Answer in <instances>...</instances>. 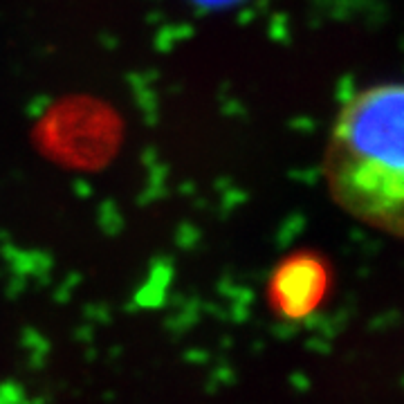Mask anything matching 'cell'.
Wrapping results in <instances>:
<instances>
[{
  "label": "cell",
  "mask_w": 404,
  "mask_h": 404,
  "mask_svg": "<svg viewBox=\"0 0 404 404\" xmlns=\"http://www.w3.org/2000/svg\"><path fill=\"white\" fill-rule=\"evenodd\" d=\"M323 177L346 214L404 240V84L364 88L344 103Z\"/></svg>",
  "instance_id": "1"
},
{
  "label": "cell",
  "mask_w": 404,
  "mask_h": 404,
  "mask_svg": "<svg viewBox=\"0 0 404 404\" xmlns=\"http://www.w3.org/2000/svg\"><path fill=\"white\" fill-rule=\"evenodd\" d=\"M328 290V268L317 254L299 252L277 265L270 279V303L281 317L301 319L321 303Z\"/></svg>",
  "instance_id": "2"
}]
</instances>
